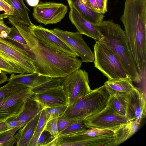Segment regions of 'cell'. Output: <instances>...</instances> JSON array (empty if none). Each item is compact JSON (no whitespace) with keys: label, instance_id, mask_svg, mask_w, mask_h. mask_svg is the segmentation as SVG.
<instances>
[{"label":"cell","instance_id":"cell-1","mask_svg":"<svg viewBox=\"0 0 146 146\" xmlns=\"http://www.w3.org/2000/svg\"><path fill=\"white\" fill-rule=\"evenodd\" d=\"M13 25L26 40L28 46L24 52L32 60L39 75L63 78L81 67L82 62L80 59L50 47L34 35L29 27L18 23Z\"/></svg>","mask_w":146,"mask_h":146},{"label":"cell","instance_id":"cell-2","mask_svg":"<svg viewBox=\"0 0 146 146\" xmlns=\"http://www.w3.org/2000/svg\"><path fill=\"white\" fill-rule=\"evenodd\" d=\"M120 19L137 70L145 79L146 8L139 5L127 6Z\"/></svg>","mask_w":146,"mask_h":146},{"label":"cell","instance_id":"cell-3","mask_svg":"<svg viewBox=\"0 0 146 146\" xmlns=\"http://www.w3.org/2000/svg\"><path fill=\"white\" fill-rule=\"evenodd\" d=\"M100 39L116 56L133 82L139 84L143 79L135 65L124 31L112 20L103 21L95 25Z\"/></svg>","mask_w":146,"mask_h":146},{"label":"cell","instance_id":"cell-4","mask_svg":"<svg viewBox=\"0 0 146 146\" xmlns=\"http://www.w3.org/2000/svg\"><path fill=\"white\" fill-rule=\"evenodd\" d=\"M109 94L104 85L92 90L88 93L70 105L59 118L83 120L98 113L106 106Z\"/></svg>","mask_w":146,"mask_h":146},{"label":"cell","instance_id":"cell-5","mask_svg":"<svg viewBox=\"0 0 146 146\" xmlns=\"http://www.w3.org/2000/svg\"><path fill=\"white\" fill-rule=\"evenodd\" d=\"M94 47V66L108 79L129 76L115 55L103 42L96 40Z\"/></svg>","mask_w":146,"mask_h":146},{"label":"cell","instance_id":"cell-6","mask_svg":"<svg viewBox=\"0 0 146 146\" xmlns=\"http://www.w3.org/2000/svg\"><path fill=\"white\" fill-rule=\"evenodd\" d=\"M88 73L80 69L62 78L61 85L65 93L68 105L80 99L92 90Z\"/></svg>","mask_w":146,"mask_h":146},{"label":"cell","instance_id":"cell-7","mask_svg":"<svg viewBox=\"0 0 146 146\" xmlns=\"http://www.w3.org/2000/svg\"><path fill=\"white\" fill-rule=\"evenodd\" d=\"M0 56L20 74L36 72L32 60L6 39L0 36Z\"/></svg>","mask_w":146,"mask_h":146},{"label":"cell","instance_id":"cell-8","mask_svg":"<svg viewBox=\"0 0 146 146\" xmlns=\"http://www.w3.org/2000/svg\"><path fill=\"white\" fill-rule=\"evenodd\" d=\"M34 94L27 87L13 92L0 102V121L16 117L23 110L26 100Z\"/></svg>","mask_w":146,"mask_h":146},{"label":"cell","instance_id":"cell-9","mask_svg":"<svg viewBox=\"0 0 146 146\" xmlns=\"http://www.w3.org/2000/svg\"><path fill=\"white\" fill-rule=\"evenodd\" d=\"M115 113L106 106L102 110L85 118L83 121L88 128L108 130L113 132L121 123L131 121Z\"/></svg>","mask_w":146,"mask_h":146},{"label":"cell","instance_id":"cell-10","mask_svg":"<svg viewBox=\"0 0 146 146\" xmlns=\"http://www.w3.org/2000/svg\"><path fill=\"white\" fill-rule=\"evenodd\" d=\"M68 10L67 6L62 3L41 2L34 7L33 15L37 22L45 25L56 24L64 18Z\"/></svg>","mask_w":146,"mask_h":146},{"label":"cell","instance_id":"cell-11","mask_svg":"<svg viewBox=\"0 0 146 146\" xmlns=\"http://www.w3.org/2000/svg\"><path fill=\"white\" fill-rule=\"evenodd\" d=\"M51 30L77 53L82 62H94V53L83 40L82 34L78 31L71 32L57 28Z\"/></svg>","mask_w":146,"mask_h":146},{"label":"cell","instance_id":"cell-12","mask_svg":"<svg viewBox=\"0 0 146 146\" xmlns=\"http://www.w3.org/2000/svg\"><path fill=\"white\" fill-rule=\"evenodd\" d=\"M29 27L34 35L50 47L63 52L69 56L74 57L79 56L72 48L54 33L51 30L33 24Z\"/></svg>","mask_w":146,"mask_h":146},{"label":"cell","instance_id":"cell-13","mask_svg":"<svg viewBox=\"0 0 146 146\" xmlns=\"http://www.w3.org/2000/svg\"><path fill=\"white\" fill-rule=\"evenodd\" d=\"M31 97L39 103L43 109L68 105L65 93L61 85L34 94Z\"/></svg>","mask_w":146,"mask_h":146},{"label":"cell","instance_id":"cell-14","mask_svg":"<svg viewBox=\"0 0 146 146\" xmlns=\"http://www.w3.org/2000/svg\"><path fill=\"white\" fill-rule=\"evenodd\" d=\"M146 99L135 87L127 94V117L140 123L146 116Z\"/></svg>","mask_w":146,"mask_h":146},{"label":"cell","instance_id":"cell-15","mask_svg":"<svg viewBox=\"0 0 146 146\" xmlns=\"http://www.w3.org/2000/svg\"><path fill=\"white\" fill-rule=\"evenodd\" d=\"M69 17L78 32L97 40L100 39V33L95 25L83 17L74 8L70 7Z\"/></svg>","mask_w":146,"mask_h":146},{"label":"cell","instance_id":"cell-16","mask_svg":"<svg viewBox=\"0 0 146 146\" xmlns=\"http://www.w3.org/2000/svg\"><path fill=\"white\" fill-rule=\"evenodd\" d=\"M13 10V15H9L8 19L11 24L19 23L29 27L33 24L29 17L30 11L24 3L23 0H6Z\"/></svg>","mask_w":146,"mask_h":146},{"label":"cell","instance_id":"cell-17","mask_svg":"<svg viewBox=\"0 0 146 146\" xmlns=\"http://www.w3.org/2000/svg\"><path fill=\"white\" fill-rule=\"evenodd\" d=\"M52 78L40 75L37 73L20 74L12 73L8 82L23 85L31 88L38 86L49 81Z\"/></svg>","mask_w":146,"mask_h":146},{"label":"cell","instance_id":"cell-18","mask_svg":"<svg viewBox=\"0 0 146 146\" xmlns=\"http://www.w3.org/2000/svg\"><path fill=\"white\" fill-rule=\"evenodd\" d=\"M140 123L131 120L121 124L113 132V146H117L128 139L138 130Z\"/></svg>","mask_w":146,"mask_h":146},{"label":"cell","instance_id":"cell-19","mask_svg":"<svg viewBox=\"0 0 146 146\" xmlns=\"http://www.w3.org/2000/svg\"><path fill=\"white\" fill-rule=\"evenodd\" d=\"M104 86L109 95L117 93H129L135 88L130 76L108 79Z\"/></svg>","mask_w":146,"mask_h":146},{"label":"cell","instance_id":"cell-20","mask_svg":"<svg viewBox=\"0 0 146 146\" xmlns=\"http://www.w3.org/2000/svg\"><path fill=\"white\" fill-rule=\"evenodd\" d=\"M69 7L75 8L85 18L94 25L98 24L104 17L103 14L95 12L82 0H67Z\"/></svg>","mask_w":146,"mask_h":146},{"label":"cell","instance_id":"cell-21","mask_svg":"<svg viewBox=\"0 0 146 146\" xmlns=\"http://www.w3.org/2000/svg\"><path fill=\"white\" fill-rule=\"evenodd\" d=\"M42 109L39 103L31 97L25 101L22 111L19 115L13 117L19 121L22 127L41 112Z\"/></svg>","mask_w":146,"mask_h":146},{"label":"cell","instance_id":"cell-22","mask_svg":"<svg viewBox=\"0 0 146 146\" xmlns=\"http://www.w3.org/2000/svg\"><path fill=\"white\" fill-rule=\"evenodd\" d=\"M41 112L22 127L16 134V146H27L36 129Z\"/></svg>","mask_w":146,"mask_h":146},{"label":"cell","instance_id":"cell-23","mask_svg":"<svg viewBox=\"0 0 146 146\" xmlns=\"http://www.w3.org/2000/svg\"><path fill=\"white\" fill-rule=\"evenodd\" d=\"M127 93H117L109 95L106 106L111 108L116 114L127 117Z\"/></svg>","mask_w":146,"mask_h":146},{"label":"cell","instance_id":"cell-24","mask_svg":"<svg viewBox=\"0 0 146 146\" xmlns=\"http://www.w3.org/2000/svg\"><path fill=\"white\" fill-rule=\"evenodd\" d=\"M47 122L45 111L43 109L40 113L35 131L27 146H36L38 138L44 129Z\"/></svg>","mask_w":146,"mask_h":146},{"label":"cell","instance_id":"cell-25","mask_svg":"<svg viewBox=\"0 0 146 146\" xmlns=\"http://www.w3.org/2000/svg\"><path fill=\"white\" fill-rule=\"evenodd\" d=\"M20 128L15 127L0 134V146H11L16 143V133Z\"/></svg>","mask_w":146,"mask_h":146},{"label":"cell","instance_id":"cell-26","mask_svg":"<svg viewBox=\"0 0 146 146\" xmlns=\"http://www.w3.org/2000/svg\"><path fill=\"white\" fill-rule=\"evenodd\" d=\"M62 78H52L45 83L31 89L34 94L42 92L49 89L61 85Z\"/></svg>","mask_w":146,"mask_h":146},{"label":"cell","instance_id":"cell-27","mask_svg":"<svg viewBox=\"0 0 146 146\" xmlns=\"http://www.w3.org/2000/svg\"><path fill=\"white\" fill-rule=\"evenodd\" d=\"M27 87L22 84L9 82L0 87V102L4 99L11 93Z\"/></svg>","mask_w":146,"mask_h":146},{"label":"cell","instance_id":"cell-28","mask_svg":"<svg viewBox=\"0 0 146 146\" xmlns=\"http://www.w3.org/2000/svg\"><path fill=\"white\" fill-rule=\"evenodd\" d=\"M68 105L61 106L44 109L45 111L47 121L55 118L59 117L64 112Z\"/></svg>","mask_w":146,"mask_h":146},{"label":"cell","instance_id":"cell-29","mask_svg":"<svg viewBox=\"0 0 146 146\" xmlns=\"http://www.w3.org/2000/svg\"><path fill=\"white\" fill-rule=\"evenodd\" d=\"M56 139L44 129L38 138L36 146H52Z\"/></svg>","mask_w":146,"mask_h":146},{"label":"cell","instance_id":"cell-30","mask_svg":"<svg viewBox=\"0 0 146 146\" xmlns=\"http://www.w3.org/2000/svg\"><path fill=\"white\" fill-rule=\"evenodd\" d=\"M88 129L84 124L83 120L74 123L59 133V136L70 134L79 131H83Z\"/></svg>","mask_w":146,"mask_h":146},{"label":"cell","instance_id":"cell-31","mask_svg":"<svg viewBox=\"0 0 146 146\" xmlns=\"http://www.w3.org/2000/svg\"><path fill=\"white\" fill-rule=\"evenodd\" d=\"M12 40L23 44H27V43L23 36L17 28L13 26L7 36L6 38Z\"/></svg>","mask_w":146,"mask_h":146},{"label":"cell","instance_id":"cell-32","mask_svg":"<svg viewBox=\"0 0 146 146\" xmlns=\"http://www.w3.org/2000/svg\"><path fill=\"white\" fill-rule=\"evenodd\" d=\"M83 120L75 119L58 118V127L59 133L72 125Z\"/></svg>","mask_w":146,"mask_h":146},{"label":"cell","instance_id":"cell-33","mask_svg":"<svg viewBox=\"0 0 146 146\" xmlns=\"http://www.w3.org/2000/svg\"><path fill=\"white\" fill-rule=\"evenodd\" d=\"M58 118H55L47 121L44 128L56 138L58 137L59 135L58 127Z\"/></svg>","mask_w":146,"mask_h":146},{"label":"cell","instance_id":"cell-34","mask_svg":"<svg viewBox=\"0 0 146 146\" xmlns=\"http://www.w3.org/2000/svg\"><path fill=\"white\" fill-rule=\"evenodd\" d=\"M8 15L4 13L0 14V36L3 38H6L10 32L11 28L6 25L4 19L8 17Z\"/></svg>","mask_w":146,"mask_h":146},{"label":"cell","instance_id":"cell-35","mask_svg":"<svg viewBox=\"0 0 146 146\" xmlns=\"http://www.w3.org/2000/svg\"><path fill=\"white\" fill-rule=\"evenodd\" d=\"M0 70L6 74L17 73L20 74L11 64L4 60L0 56Z\"/></svg>","mask_w":146,"mask_h":146},{"label":"cell","instance_id":"cell-36","mask_svg":"<svg viewBox=\"0 0 146 146\" xmlns=\"http://www.w3.org/2000/svg\"><path fill=\"white\" fill-rule=\"evenodd\" d=\"M0 9L8 15H13V10L11 6L4 0H0Z\"/></svg>","mask_w":146,"mask_h":146},{"label":"cell","instance_id":"cell-37","mask_svg":"<svg viewBox=\"0 0 146 146\" xmlns=\"http://www.w3.org/2000/svg\"><path fill=\"white\" fill-rule=\"evenodd\" d=\"M100 13L104 14L108 11V0H95Z\"/></svg>","mask_w":146,"mask_h":146},{"label":"cell","instance_id":"cell-38","mask_svg":"<svg viewBox=\"0 0 146 146\" xmlns=\"http://www.w3.org/2000/svg\"><path fill=\"white\" fill-rule=\"evenodd\" d=\"M6 121L7 122L10 129L17 127H20L21 128H22L19 121L14 117L10 118Z\"/></svg>","mask_w":146,"mask_h":146},{"label":"cell","instance_id":"cell-39","mask_svg":"<svg viewBox=\"0 0 146 146\" xmlns=\"http://www.w3.org/2000/svg\"><path fill=\"white\" fill-rule=\"evenodd\" d=\"M86 4L93 10L96 12L100 13L99 10L95 0H86Z\"/></svg>","mask_w":146,"mask_h":146},{"label":"cell","instance_id":"cell-40","mask_svg":"<svg viewBox=\"0 0 146 146\" xmlns=\"http://www.w3.org/2000/svg\"><path fill=\"white\" fill-rule=\"evenodd\" d=\"M11 129L6 121H0V134Z\"/></svg>","mask_w":146,"mask_h":146},{"label":"cell","instance_id":"cell-41","mask_svg":"<svg viewBox=\"0 0 146 146\" xmlns=\"http://www.w3.org/2000/svg\"><path fill=\"white\" fill-rule=\"evenodd\" d=\"M6 73L0 70V85L8 81L9 79Z\"/></svg>","mask_w":146,"mask_h":146},{"label":"cell","instance_id":"cell-42","mask_svg":"<svg viewBox=\"0 0 146 146\" xmlns=\"http://www.w3.org/2000/svg\"><path fill=\"white\" fill-rule=\"evenodd\" d=\"M29 5L31 7H35L37 5L39 0H26Z\"/></svg>","mask_w":146,"mask_h":146},{"label":"cell","instance_id":"cell-43","mask_svg":"<svg viewBox=\"0 0 146 146\" xmlns=\"http://www.w3.org/2000/svg\"><path fill=\"white\" fill-rule=\"evenodd\" d=\"M82 1L85 3H86V0H82Z\"/></svg>","mask_w":146,"mask_h":146},{"label":"cell","instance_id":"cell-44","mask_svg":"<svg viewBox=\"0 0 146 146\" xmlns=\"http://www.w3.org/2000/svg\"><path fill=\"white\" fill-rule=\"evenodd\" d=\"M4 0V1H6V0Z\"/></svg>","mask_w":146,"mask_h":146}]
</instances>
